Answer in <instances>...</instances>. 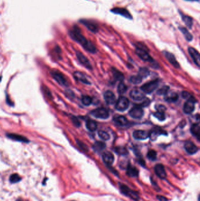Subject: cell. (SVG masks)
<instances>
[{"label": "cell", "mask_w": 200, "mask_h": 201, "mask_svg": "<svg viewBox=\"0 0 200 201\" xmlns=\"http://www.w3.org/2000/svg\"><path fill=\"white\" fill-rule=\"evenodd\" d=\"M144 114V111L143 109L138 106H136L133 108L129 112V115L131 117L135 119H140L141 118Z\"/></svg>", "instance_id": "5bb4252c"}, {"label": "cell", "mask_w": 200, "mask_h": 201, "mask_svg": "<svg viewBox=\"0 0 200 201\" xmlns=\"http://www.w3.org/2000/svg\"><path fill=\"white\" fill-rule=\"evenodd\" d=\"M165 100L167 102H176L178 98H179V95L176 92H171V93H167L165 95Z\"/></svg>", "instance_id": "4316f807"}, {"label": "cell", "mask_w": 200, "mask_h": 201, "mask_svg": "<svg viewBox=\"0 0 200 201\" xmlns=\"http://www.w3.org/2000/svg\"><path fill=\"white\" fill-rule=\"evenodd\" d=\"M127 90H128V87L125 85L123 82H121L119 84L118 87H117V91L119 94H123L126 92Z\"/></svg>", "instance_id": "d590c367"}, {"label": "cell", "mask_w": 200, "mask_h": 201, "mask_svg": "<svg viewBox=\"0 0 200 201\" xmlns=\"http://www.w3.org/2000/svg\"><path fill=\"white\" fill-rule=\"evenodd\" d=\"M188 53L190 56L191 57L192 59L193 60L194 63L197 65L198 67H199L200 64V57L198 51L193 47H189Z\"/></svg>", "instance_id": "7c38bea8"}, {"label": "cell", "mask_w": 200, "mask_h": 201, "mask_svg": "<svg viewBox=\"0 0 200 201\" xmlns=\"http://www.w3.org/2000/svg\"><path fill=\"white\" fill-rule=\"evenodd\" d=\"M157 199L159 201H168V199L166 198L165 196H162V195H157Z\"/></svg>", "instance_id": "f907efd6"}, {"label": "cell", "mask_w": 200, "mask_h": 201, "mask_svg": "<svg viewBox=\"0 0 200 201\" xmlns=\"http://www.w3.org/2000/svg\"><path fill=\"white\" fill-rule=\"evenodd\" d=\"M150 74L149 70L146 68H141L139 72V75L142 78H146L148 75Z\"/></svg>", "instance_id": "836d02e7"}, {"label": "cell", "mask_w": 200, "mask_h": 201, "mask_svg": "<svg viewBox=\"0 0 200 201\" xmlns=\"http://www.w3.org/2000/svg\"><path fill=\"white\" fill-rule=\"evenodd\" d=\"M150 100L148 99H146L141 104L137 105V106H138V107H139L140 108L147 107V106H148L150 104Z\"/></svg>", "instance_id": "f6af8a7d"}, {"label": "cell", "mask_w": 200, "mask_h": 201, "mask_svg": "<svg viewBox=\"0 0 200 201\" xmlns=\"http://www.w3.org/2000/svg\"><path fill=\"white\" fill-rule=\"evenodd\" d=\"M104 99L108 104H113L116 102L115 95L111 91H107L105 92Z\"/></svg>", "instance_id": "d6986e66"}, {"label": "cell", "mask_w": 200, "mask_h": 201, "mask_svg": "<svg viewBox=\"0 0 200 201\" xmlns=\"http://www.w3.org/2000/svg\"><path fill=\"white\" fill-rule=\"evenodd\" d=\"M77 144L79 146V148L82 149L83 151H85V152H87L88 150V147L84 143H83L82 142L79 141V140H77Z\"/></svg>", "instance_id": "7bdbcfd3"}, {"label": "cell", "mask_w": 200, "mask_h": 201, "mask_svg": "<svg viewBox=\"0 0 200 201\" xmlns=\"http://www.w3.org/2000/svg\"><path fill=\"white\" fill-rule=\"evenodd\" d=\"M106 148V144L104 142L97 141L93 145V149L96 152H101L105 148Z\"/></svg>", "instance_id": "83f0119b"}, {"label": "cell", "mask_w": 200, "mask_h": 201, "mask_svg": "<svg viewBox=\"0 0 200 201\" xmlns=\"http://www.w3.org/2000/svg\"><path fill=\"white\" fill-rule=\"evenodd\" d=\"M18 201H21V200H18Z\"/></svg>", "instance_id": "f5cc1de1"}, {"label": "cell", "mask_w": 200, "mask_h": 201, "mask_svg": "<svg viewBox=\"0 0 200 201\" xmlns=\"http://www.w3.org/2000/svg\"><path fill=\"white\" fill-rule=\"evenodd\" d=\"M184 148L187 152V153L191 155L195 154L198 150V147L195 145H194L192 142L190 141H187L185 143Z\"/></svg>", "instance_id": "e0dca14e"}, {"label": "cell", "mask_w": 200, "mask_h": 201, "mask_svg": "<svg viewBox=\"0 0 200 201\" xmlns=\"http://www.w3.org/2000/svg\"><path fill=\"white\" fill-rule=\"evenodd\" d=\"M129 106V99L124 96H121L119 98L116 103L115 108L117 111H123L128 108Z\"/></svg>", "instance_id": "8992f818"}, {"label": "cell", "mask_w": 200, "mask_h": 201, "mask_svg": "<svg viewBox=\"0 0 200 201\" xmlns=\"http://www.w3.org/2000/svg\"><path fill=\"white\" fill-rule=\"evenodd\" d=\"M143 78L140 76H139V75H134V76H132L130 79V81L132 83L134 84H139L140 82H141Z\"/></svg>", "instance_id": "74e56055"}, {"label": "cell", "mask_w": 200, "mask_h": 201, "mask_svg": "<svg viewBox=\"0 0 200 201\" xmlns=\"http://www.w3.org/2000/svg\"><path fill=\"white\" fill-rule=\"evenodd\" d=\"M126 173L129 177L135 178L139 176V170L135 166L131 165L130 164L128 165L126 169Z\"/></svg>", "instance_id": "cb8c5ba5"}, {"label": "cell", "mask_w": 200, "mask_h": 201, "mask_svg": "<svg viewBox=\"0 0 200 201\" xmlns=\"http://www.w3.org/2000/svg\"><path fill=\"white\" fill-rule=\"evenodd\" d=\"M163 54L164 55L167 60L170 62V64L172 65L175 68H180V64L176 60V57H175V56L172 54L168 51H163Z\"/></svg>", "instance_id": "2e32d148"}, {"label": "cell", "mask_w": 200, "mask_h": 201, "mask_svg": "<svg viewBox=\"0 0 200 201\" xmlns=\"http://www.w3.org/2000/svg\"><path fill=\"white\" fill-rule=\"evenodd\" d=\"M179 29L183 33V34L184 35L185 38H186V40L187 41L190 42V41H191L192 40L193 36L189 32V31L188 30V29L187 28H185V27H179Z\"/></svg>", "instance_id": "f1b7e54d"}, {"label": "cell", "mask_w": 200, "mask_h": 201, "mask_svg": "<svg viewBox=\"0 0 200 201\" xmlns=\"http://www.w3.org/2000/svg\"><path fill=\"white\" fill-rule=\"evenodd\" d=\"M119 188H120V190L121 192L125 196H128L132 199L136 200V201H138L140 199L139 193L137 192L132 190L126 185L122 184H120Z\"/></svg>", "instance_id": "7a4b0ae2"}, {"label": "cell", "mask_w": 200, "mask_h": 201, "mask_svg": "<svg viewBox=\"0 0 200 201\" xmlns=\"http://www.w3.org/2000/svg\"><path fill=\"white\" fill-rule=\"evenodd\" d=\"M43 91H44V92L45 93L46 96L49 98H52V94L51 92V91H50V90L46 88V87H44L43 88Z\"/></svg>", "instance_id": "bcb514c9"}, {"label": "cell", "mask_w": 200, "mask_h": 201, "mask_svg": "<svg viewBox=\"0 0 200 201\" xmlns=\"http://www.w3.org/2000/svg\"><path fill=\"white\" fill-rule=\"evenodd\" d=\"M79 22L83 24L90 32L94 34L98 33L99 30V24L94 20L88 19H81L79 20Z\"/></svg>", "instance_id": "3957f363"}, {"label": "cell", "mask_w": 200, "mask_h": 201, "mask_svg": "<svg viewBox=\"0 0 200 201\" xmlns=\"http://www.w3.org/2000/svg\"><path fill=\"white\" fill-rule=\"evenodd\" d=\"M98 135L101 139H102L105 141L108 140L110 138V135H109V134L107 133L106 132H105L104 131H102V130L99 131L98 132Z\"/></svg>", "instance_id": "f35d334b"}, {"label": "cell", "mask_w": 200, "mask_h": 201, "mask_svg": "<svg viewBox=\"0 0 200 201\" xmlns=\"http://www.w3.org/2000/svg\"><path fill=\"white\" fill-rule=\"evenodd\" d=\"M110 12H112V13L114 14L120 15L127 19H131V20L133 19V16L126 8L116 7L110 10Z\"/></svg>", "instance_id": "ba28073f"}, {"label": "cell", "mask_w": 200, "mask_h": 201, "mask_svg": "<svg viewBox=\"0 0 200 201\" xmlns=\"http://www.w3.org/2000/svg\"><path fill=\"white\" fill-rule=\"evenodd\" d=\"M147 158L151 161H154L157 158V152L154 150H150L147 154Z\"/></svg>", "instance_id": "8d00e7d4"}, {"label": "cell", "mask_w": 200, "mask_h": 201, "mask_svg": "<svg viewBox=\"0 0 200 201\" xmlns=\"http://www.w3.org/2000/svg\"><path fill=\"white\" fill-rule=\"evenodd\" d=\"M135 51L137 56L140 57L142 60L144 61H148V62L153 61V59L152 58V57L148 53V50L136 48Z\"/></svg>", "instance_id": "9c48e42d"}, {"label": "cell", "mask_w": 200, "mask_h": 201, "mask_svg": "<svg viewBox=\"0 0 200 201\" xmlns=\"http://www.w3.org/2000/svg\"><path fill=\"white\" fill-rule=\"evenodd\" d=\"M114 122L120 126H125L128 123V119L123 116H119L114 118Z\"/></svg>", "instance_id": "4dcf8cb0"}, {"label": "cell", "mask_w": 200, "mask_h": 201, "mask_svg": "<svg viewBox=\"0 0 200 201\" xmlns=\"http://www.w3.org/2000/svg\"><path fill=\"white\" fill-rule=\"evenodd\" d=\"M7 136L8 138L14 141L22 142H26V143H28L29 142V140L26 137L19 134L11 133V134H8Z\"/></svg>", "instance_id": "44dd1931"}, {"label": "cell", "mask_w": 200, "mask_h": 201, "mask_svg": "<svg viewBox=\"0 0 200 201\" xmlns=\"http://www.w3.org/2000/svg\"><path fill=\"white\" fill-rule=\"evenodd\" d=\"M53 78L61 86L68 87V82L62 73L58 70H52L51 72Z\"/></svg>", "instance_id": "277c9868"}, {"label": "cell", "mask_w": 200, "mask_h": 201, "mask_svg": "<svg viewBox=\"0 0 200 201\" xmlns=\"http://www.w3.org/2000/svg\"><path fill=\"white\" fill-rule=\"evenodd\" d=\"M133 137L136 139L143 140L149 137V132L143 130H137L133 132Z\"/></svg>", "instance_id": "603a6c76"}, {"label": "cell", "mask_w": 200, "mask_h": 201, "mask_svg": "<svg viewBox=\"0 0 200 201\" xmlns=\"http://www.w3.org/2000/svg\"><path fill=\"white\" fill-rule=\"evenodd\" d=\"M77 57L78 60V61L81 63L84 67H85L87 69H92V66L89 61V60L81 52L77 51Z\"/></svg>", "instance_id": "8fae6325"}, {"label": "cell", "mask_w": 200, "mask_h": 201, "mask_svg": "<svg viewBox=\"0 0 200 201\" xmlns=\"http://www.w3.org/2000/svg\"><path fill=\"white\" fill-rule=\"evenodd\" d=\"M114 150L116 153L121 155H126L128 153L126 148L124 147H116L114 148Z\"/></svg>", "instance_id": "e575fe53"}, {"label": "cell", "mask_w": 200, "mask_h": 201, "mask_svg": "<svg viewBox=\"0 0 200 201\" xmlns=\"http://www.w3.org/2000/svg\"><path fill=\"white\" fill-rule=\"evenodd\" d=\"M66 95L69 98H73L74 97V94L73 92L70 91V90H67L66 91Z\"/></svg>", "instance_id": "681fc988"}, {"label": "cell", "mask_w": 200, "mask_h": 201, "mask_svg": "<svg viewBox=\"0 0 200 201\" xmlns=\"http://www.w3.org/2000/svg\"><path fill=\"white\" fill-rule=\"evenodd\" d=\"M112 71L113 75V77L116 81H119L120 82H122L124 80V75L121 72H120L119 71H118L117 69L114 68L112 69Z\"/></svg>", "instance_id": "f546056e"}, {"label": "cell", "mask_w": 200, "mask_h": 201, "mask_svg": "<svg viewBox=\"0 0 200 201\" xmlns=\"http://www.w3.org/2000/svg\"><path fill=\"white\" fill-rule=\"evenodd\" d=\"M92 115L97 118L107 119L109 116V112L108 110L104 108H99L91 112Z\"/></svg>", "instance_id": "52a82bcc"}, {"label": "cell", "mask_w": 200, "mask_h": 201, "mask_svg": "<svg viewBox=\"0 0 200 201\" xmlns=\"http://www.w3.org/2000/svg\"><path fill=\"white\" fill-rule=\"evenodd\" d=\"M186 1H197V2H198L199 0H186Z\"/></svg>", "instance_id": "816d5d0a"}, {"label": "cell", "mask_w": 200, "mask_h": 201, "mask_svg": "<svg viewBox=\"0 0 200 201\" xmlns=\"http://www.w3.org/2000/svg\"><path fill=\"white\" fill-rule=\"evenodd\" d=\"M159 82L157 80L152 81L150 82L146 83L141 86V89L146 94H150L153 92L158 87Z\"/></svg>", "instance_id": "5b68a950"}, {"label": "cell", "mask_w": 200, "mask_h": 201, "mask_svg": "<svg viewBox=\"0 0 200 201\" xmlns=\"http://www.w3.org/2000/svg\"><path fill=\"white\" fill-rule=\"evenodd\" d=\"M86 128L90 131H94L96 130L97 127V123L93 120H88L86 122Z\"/></svg>", "instance_id": "1f68e13d"}, {"label": "cell", "mask_w": 200, "mask_h": 201, "mask_svg": "<svg viewBox=\"0 0 200 201\" xmlns=\"http://www.w3.org/2000/svg\"><path fill=\"white\" fill-rule=\"evenodd\" d=\"M130 97L134 100H142L145 98V95L144 93L139 89H134L131 91L130 93Z\"/></svg>", "instance_id": "9a60e30c"}, {"label": "cell", "mask_w": 200, "mask_h": 201, "mask_svg": "<svg viewBox=\"0 0 200 201\" xmlns=\"http://www.w3.org/2000/svg\"><path fill=\"white\" fill-rule=\"evenodd\" d=\"M73 76L76 80H77L79 81H81V82H82L83 84H88V85L91 84L90 82L85 77V75L80 72H75L73 73Z\"/></svg>", "instance_id": "d4e9b609"}, {"label": "cell", "mask_w": 200, "mask_h": 201, "mask_svg": "<svg viewBox=\"0 0 200 201\" xmlns=\"http://www.w3.org/2000/svg\"><path fill=\"white\" fill-rule=\"evenodd\" d=\"M10 181L11 183H17L21 181V177L18 174L14 173V174H12L10 177Z\"/></svg>", "instance_id": "60d3db41"}, {"label": "cell", "mask_w": 200, "mask_h": 201, "mask_svg": "<svg viewBox=\"0 0 200 201\" xmlns=\"http://www.w3.org/2000/svg\"><path fill=\"white\" fill-rule=\"evenodd\" d=\"M156 109L158 111H161V112H165L166 108V107L164 106V105H159L158 106H157L156 107Z\"/></svg>", "instance_id": "c3c4849f"}, {"label": "cell", "mask_w": 200, "mask_h": 201, "mask_svg": "<svg viewBox=\"0 0 200 201\" xmlns=\"http://www.w3.org/2000/svg\"><path fill=\"white\" fill-rule=\"evenodd\" d=\"M153 115L157 118L160 121H164L166 119V116L164 114V112L161 111H157L153 114Z\"/></svg>", "instance_id": "ab89813d"}, {"label": "cell", "mask_w": 200, "mask_h": 201, "mask_svg": "<svg viewBox=\"0 0 200 201\" xmlns=\"http://www.w3.org/2000/svg\"><path fill=\"white\" fill-rule=\"evenodd\" d=\"M196 100L193 97H191L187 99V102L184 104V112L187 114H191L195 109V104L196 103Z\"/></svg>", "instance_id": "30bf717a"}, {"label": "cell", "mask_w": 200, "mask_h": 201, "mask_svg": "<svg viewBox=\"0 0 200 201\" xmlns=\"http://www.w3.org/2000/svg\"><path fill=\"white\" fill-rule=\"evenodd\" d=\"M82 103L84 105L89 106L92 103V99L90 96L88 95H84L82 98Z\"/></svg>", "instance_id": "d6a6232c"}, {"label": "cell", "mask_w": 200, "mask_h": 201, "mask_svg": "<svg viewBox=\"0 0 200 201\" xmlns=\"http://www.w3.org/2000/svg\"><path fill=\"white\" fill-rule=\"evenodd\" d=\"M69 34L73 40L81 44L87 51L92 54L97 52V49L94 45L83 35L81 29L77 25L73 26L72 28L69 31Z\"/></svg>", "instance_id": "6da1fadb"}, {"label": "cell", "mask_w": 200, "mask_h": 201, "mask_svg": "<svg viewBox=\"0 0 200 201\" xmlns=\"http://www.w3.org/2000/svg\"><path fill=\"white\" fill-rule=\"evenodd\" d=\"M102 159L103 162L108 165L111 166L114 161V157L112 153L110 152H105L102 154Z\"/></svg>", "instance_id": "ac0fdd59"}, {"label": "cell", "mask_w": 200, "mask_h": 201, "mask_svg": "<svg viewBox=\"0 0 200 201\" xmlns=\"http://www.w3.org/2000/svg\"><path fill=\"white\" fill-rule=\"evenodd\" d=\"M154 172L156 175L160 179L164 180L167 177V173L164 166L161 164H157L154 166Z\"/></svg>", "instance_id": "4fadbf2b"}, {"label": "cell", "mask_w": 200, "mask_h": 201, "mask_svg": "<svg viewBox=\"0 0 200 201\" xmlns=\"http://www.w3.org/2000/svg\"><path fill=\"white\" fill-rule=\"evenodd\" d=\"M71 119H72V121L73 123L74 124V126L77 127H80L81 122H80L79 119L76 116H72Z\"/></svg>", "instance_id": "ee69618b"}, {"label": "cell", "mask_w": 200, "mask_h": 201, "mask_svg": "<svg viewBox=\"0 0 200 201\" xmlns=\"http://www.w3.org/2000/svg\"><path fill=\"white\" fill-rule=\"evenodd\" d=\"M160 135H167V132L159 128H154L150 132H149V137L151 138L152 141H154L155 139H156L157 137H159Z\"/></svg>", "instance_id": "ffe728a7"}, {"label": "cell", "mask_w": 200, "mask_h": 201, "mask_svg": "<svg viewBox=\"0 0 200 201\" xmlns=\"http://www.w3.org/2000/svg\"><path fill=\"white\" fill-rule=\"evenodd\" d=\"M191 132L192 134L197 138L198 141H199L200 138V127L198 123H194L192 125L191 128Z\"/></svg>", "instance_id": "484cf974"}, {"label": "cell", "mask_w": 200, "mask_h": 201, "mask_svg": "<svg viewBox=\"0 0 200 201\" xmlns=\"http://www.w3.org/2000/svg\"><path fill=\"white\" fill-rule=\"evenodd\" d=\"M180 12V15L181 17L182 21L184 22V24L186 25V26L187 27V28H188L189 29H191L193 26V19L192 17L185 15L184 14L183 12L179 11Z\"/></svg>", "instance_id": "7402d4cb"}, {"label": "cell", "mask_w": 200, "mask_h": 201, "mask_svg": "<svg viewBox=\"0 0 200 201\" xmlns=\"http://www.w3.org/2000/svg\"><path fill=\"white\" fill-rule=\"evenodd\" d=\"M168 89H169V87L168 86H164L163 87H162L161 88H160V89L158 90L157 91V94L159 95H166L167 93H168Z\"/></svg>", "instance_id": "b9f144b4"}, {"label": "cell", "mask_w": 200, "mask_h": 201, "mask_svg": "<svg viewBox=\"0 0 200 201\" xmlns=\"http://www.w3.org/2000/svg\"><path fill=\"white\" fill-rule=\"evenodd\" d=\"M182 96L184 99H188L189 98H190L191 97V95H190V94L187 91L183 92Z\"/></svg>", "instance_id": "7dc6e473"}]
</instances>
